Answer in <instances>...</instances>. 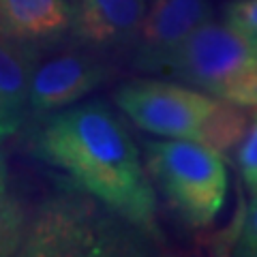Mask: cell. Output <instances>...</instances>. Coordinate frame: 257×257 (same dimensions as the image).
<instances>
[{"instance_id":"cell-1","label":"cell","mask_w":257,"mask_h":257,"mask_svg":"<svg viewBox=\"0 0 257 257\" xmlns=\"http://www.w3.org/2000/svg\"><path fill=\"white\" fill-rule=\"evenodd\" d=\"M35 152L107 210L142 234L159 238L155 193L138 148L103 103H86L54 114L37 133Z\"/></svg>"},{"instance_id":"cell-2","label":"cell","mask_w":257,"mask_h":257,"mask_svg":"<svg viewBox=\"0 0 257 257\" xmlns=\"http://www.w3.org/2000/svg\"><path fill=\"white\" fill-rule=\"evenodd\" d=\"M187 84L242 107H257V35L231 24H202L165 64Z\"/></svg>"},{"instance_id":"cell-3","label":"cell","mask_w":257,"mask_h":257,"mask_svg":"<svg viewBox=\"0 0 257 257\" xmlns=\"http://www.w3.org/2000/svg\"><path fill=\"white\" fill-rule=\"evenodd\" d=\"M92 195L71 184L39 208L22 240V255H116L133 253L135 227L116 212L96 208Z\"/></svg>"},{"instance_id":"cell-4","label":"cell","mask_w":257,"mask_h":257,"mask_svg":"<svg viewBox=\"0 0 257 257\" xmlns=\"http://www.w3.org/2000/svg\"><path fill=\"white\" fill-rule=\"evenodd\" d=\"M148 170L167 199L193 227H208L221 212L227 170L216 150L195 140L146 144Z\"/></svg>"},{"instance_id":"cell-5","label":"cell","mask_w":257,"mask_h":257,"mask_svg":"<svg viewBox=\"0 0 257 257\" xmlns=\"http://www.w3.org/2000/svg\"><path fill=\"white\" fill-rule=\"evenodd\" d=\"M116 103L144 131L174 140H195L216 99L167 82H133L120 88Z\"/></svg>"},{"instance_id":"cell-6","label":"cell","mask_w":257,"mask_h":257,"mask_svg":"<svg viewBox=\"0 0 257 257\" xmlns=\"http://www.w3.org/2000/svg\"><path fill=\"white\" fill-rule=\"evenodd\" d=\"M210 18L208 0H155L135 35L138 64L142 69H165L187 37Z\"/></svg>"},{"instance_id":"cell-7","label":"cell","mask_w":257,"mask_h":257,"mask_svg":"<svg viewBox=\"0 0 257 257\" xmlns=\"http://www.w3.org/2000/svg\"><path fill=\"white\" fill-rule=\"evenodd\" d=\"M105 79V69L84 54H62L37 64L30 84L28 107L47 114L79 101Z\"/></svg>"},{"instance_id":"cell-8","label":"cell","mask_w":257,"mask_h":257,"mask_svg":"<svg viewBox=\"0 0 257 257\" xmlns=\"http://www.w3.org/2000/svg\"><path fill=\"white\" fill-rule=\"evenodd\" d=\"M146 0H73L71 30L92 45H122L138 35Z\"/></svg>"},{"instance_id":"cell-9","label":"cell","mask_w":257,"mask_h":257,"mask_svg":"<svg viewBox=\"0 0 257 257\" xmlns=\"http://www.w3.org/2000/svg\"><path fill=\"white\" fill-rule=\"evenodd\" d=\"M39 64L35 41L0 35V128L11 135L28 107L32 75Z\"/></svg>"},{"instance_id":"cell-10","label":"cell","mask_w":257,"mask_h":257,"mask_svg":"<svg viewBox=\"0 0 257 257\" xmlns=\"http://www.w3.org/2000/svg\"><path fill=\"white\" fill-rule=\"evenodd\" d=\"M71 28L67 0H0V35L41 41Z\"/></svg>"},{"instance_id":"cell-11","label":"cell","mask_w":257,"mask_h":257,"mask_svg":"<svg viewBox=\"0 0 257 257\" xmlns=\"http://www.w3.org/2000/svg\"><path fill=\"white\" fill-rule=\"evenodd\" d=\"M246 128H248V116L244 114L242 105L219 99L212 111L204 118L195 142L210 146L219 155H225L234 146H240V142L246 135Z\"/></svg>"},{"instance_id":"cell-12","label":"cell","mask_w":257,"mask_h":257,"mask_svg":"<svg viewBox=\"0 0 257 257\" xmlns=\"http://www.w3.org/2000/svg\"><path fill=\"white\" fill-rule=\"evenodd\" d=\"M24 214L9 191L7 170L0 159V255L15 253L24 240Z\"/></svg>"},{"instance_id":"cell-13","label":"cell","mask_w":257,"mask_h":257,"mask_svg":"<svg viewBox=\"0 0 257 257\" xmlns=\"http://www.w3.org/2000/svg\"><path fill=\"white\" fill-rule=\"evenodd\" d=\"M238 167L251 197H257V107L251 114L244 140L238 146Z\"/></svg>"},{"instance_id":"cell-14","label":"cell","mask_w":257,"mask_h":257,"mask_svg":"<svg viewBox=\"0 0 257 257\" xmlns=\"http://www.w3.org/2000/svg\"><path fill=\"white\" fill-rule=\"evenodd\" d=\"M225 22L257 35V0H234L225 9Z\"/></svg>"},{"instance_id":"cell-15","label":"cell","mask_w":257,"mask_h":257,"mask_svg":"<svg viewBox=\"0 0 257 257\" xmlns=\"http://www.w3.org/2000/svg\"><path fill=\"white\" fill-rule=\"evenodd\" d=\"M238 253L240 255H257V197H253V204L244 216L242 229H240Z\"/></svg>"},{"instance_id":"cell-16","label":"cell","mask_w":257,"mask_h":257,"mask_svg":"<svg viewBox=\"0 0 257 257\" xmlns=\"http://www.w3.org/2000/svg\"><path fill=\"white\" fill-rule=\"evenodd\" d=\"M5 138H7V133H5V131H3V128H0V142H3V140H5Z\"/></svg>"}]
</instances>
